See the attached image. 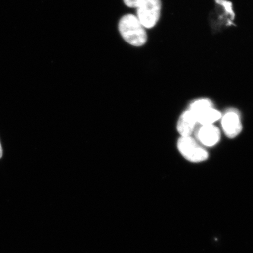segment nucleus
<instances>
[{"instance_id":"f257e3e1","label":"nucleus","mask_w":253,"mask_h":253,"mask_svg":"<svg viewBox=\"0 0 253 253\" xmlns=\"http://www.w3.org/2000/svg\"><path fill=\"white\" fill-rule=\"evenodd\" d=\"M119 30L123 39L132 46L140 47L147 42L146 30L136 15L123 16L119 23Z\"/></svg>"},{"instance_id":"f03ea898","label":"nucleus","mask_w":253,"mask_h":253,"mask_svg":"<svg viewBox=\"0 0 253 253\" xmlns=\"http://www.w3.org/2000/svg\"><path fill=\"white\" fill-rule=\"evenodd\" d=\"M162 2L161 0H144L137 9V17L145 29L154 28L159 21Z\"/></svg>"},{"instance_id":"7ed1b4c3","label":"nucleus","mask_w":253,"mask_h":253,"mask_svg":"<svg viewBox=\"0 0 253 253\" xmlns=\"http://www.w3.org/2000/svg\"><path fill=\"white\" fill-rule=\"evenodd\" d=\"M178 150L182 156L192 163H200L208 159L207 150L201 146L194 138L181 137L178 141Z\"/></svg>"},{"instance_id":"20e7f679","label":"nucleus","mask_w":253,"mask_h":253,"mask_svg":"<svg viewBox=\"0 0 253 253\" xmlns=\"http://www.w3.org/2000/svg\"><path fill=\"white\" fill-rule=\"evenodd\" d=\"M221 125L227 137H237L242 130V125L239 114L235 110H229L223 116Z\"/></svg>"},{"instance_id":"39448f33","label":"nucleus","mask_w":253,"mask_h":253,"mask_svg":"<svg viewBox=\"0 0 253 253\" xmlns=\"http://www.w3.org/2000/svg\"><path fill=\"white\" fill-rule=\"evenodd\" d=\"M197 138L201 143L207 147H212L219 141V129L213 125H203L198 129Z\"/></svg>"},{"instance_id":"423d86ee","label":"nucleus","mask_w":253,"mask_h":253,"mask_svg":"<svg viewBox=\"0 0 253 253\" xmlns=\"http://www.w3.org/2000/svg\"><path fill=\"white\" fill-rule=\"evenodd\" d=\"M197 120L191 111L183 112L178 120L177 129L181 137H190L194 132Z\"/></svg>"},{"instance_id":"0eeeda50","label":"nucleus","mask_w":253,"mask_h":253,"mask_svg":"<svg viewBox=\"0 0 253 253\" xmlns=\"http://www.w3.org/2000/svg\"><path fill=\"white\" fill-rule=\"evenodd\" d=\"M192 113L194 114L197 123H200L202 126L213 125V123L221 118V113L213 107H208Z\"/></svg>"},{"instance_id":"6e6552de","label":"nucleus","mask_w":253,"mask_h":253,"mask_svg":"<svg viewBox=\"0 0 253 253\" xmlns=\"http://www.w3.org/2000/svg\"><path fill=\"white\" fill-rule=\"evenodd\" d=\"M213 107L211 101L208 99H201L195 100L190 105L189 110L192 113H196L208 107Z\"/></svg>"},{"instance_id":"1a4fd4ad","label":"nucleus","mask_w":253,"mask_h":253,"mask_svg":"<svg viewBox=\"0 0 253 253\" xmlns=\"http://www.w3.org/2000/svg\"><path fill=\"white\" fill-rule=\"evenodd\" d=\"M144 0H123L126 6L129 8H137Z\"/></svg>"},{"instance_id":"9d476101","label":"nucleus","mask_w":253,"mask_h":253,"mask_svg":"<svg viewBox=\"0 0 253 253\" xmlns=\"http://www.w3.org/2000/svg\"><path fill=\"white\" fill-rule=\"evenodd\" d=\"M2 156V148L1 144V142H0V158H1Z\"/></svg>"}]
</instances>
